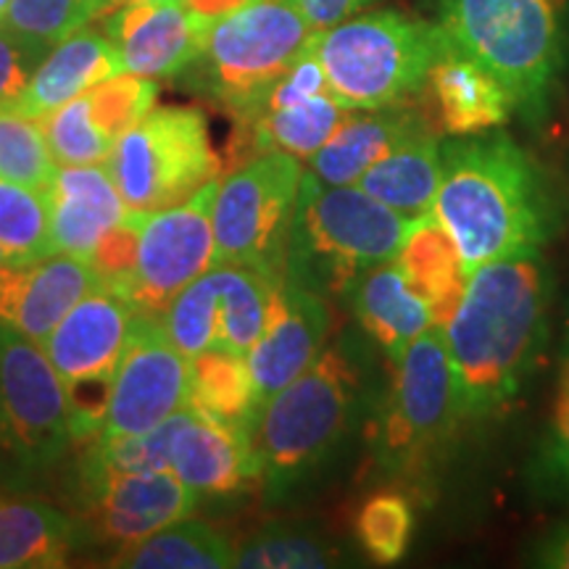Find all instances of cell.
<instances>
[{
  "mask_svg": "<svg viewBox=\"0 0 569 569\" xmlns=\"http://www.w3.org/2000/svg\"><path fill=\"white\" fill-rule=\"evenodd\" d=\"M553 298L540 248L490 261L469 274L457 315L443 327L461 427L496 422L536 375Z\"/></svg>",
  "mask_w": 569,
  "mask_h": 569,
  "instance_id": "cell-1",
  "label": "cell"
},
{
  "mask_svg": "<svg viewBox=\"0 0 569 569\" xmlns=\"http://www.w3.org/2000/svg\"><path fill=\"white\" fill-rule=\"evenodd\" d=\"M440 151L432 217L451 234L469 272L543 248L561 230L565 203L553 180L507 132L443 138Z\"/></svg>",
  "mask_w": 569,
  "mask_h": 569,
  "instance_id": "cell-2",
  "label": "cell"
},
{
  "mask_svg": "<svg viewBox=\"0 0 569 569\" xmlns=\"http://www.w3.org/2000/svg\"><path fill=\"white\" fill-rule=\"evenodd\" d=\"M377 398L372 359L353 336L327 340L296 380L261 403L251 427L259 488L282 503L338 457Z\"/></svg>",
  "mask_w": 569,
  "mask_h": 569,
  "instance_id": "cell-3",
  "label": "cell"
},
{
  "mask_svg": "<svg viewBox=\"0 0 569 569\" xmlns=\"http://www.w3.org/2000/svg\"><path fill=\"white\" fill-rule=\"evenodd\" d=\"M451 46L509 92L525 124L549 119L569 61V0H422Z\"/></svg>",
  "mask_w": 569,
  "mask_h": 569,
  "instance_id": "cell-4",
  "label": "cell"
},
{
  "mask_svg": "<svg viewBox=\"0 0 569 569\" xmlns=\"http://www.w3.org/2000/svg\"><path fill=\"white\" fill-rule=\"evenodd\" d=\"M409 222L359 184H327L303 169L282 277L343 301L369 269L396 259Z\"/></svg>",
  "mask_w": 569,
  "mask_h": 569,
  "instance_id": "cell-5",
  "label": "cell"
},
{
  "mask_svg": "<svg viewBox=\"0 0 569 569\" xmlns=\"http://www.w3.org/2000/svg\"><path fill=\"white\" fill-rule=\"evenodd\" d=\"M461 430L451 361L443 330L430 327L401 359L390 361V380L369 409L365 432L380 478L396 486L430 482Z\"/></svg>",
  "mask_w": 569,
  "mask_h": 569,
  "instance_id": "cell-6",
  "label": "cell"
},
{
  "mask_svg": "<svg viewBox=\"0 0 569 569\" xmlns=\"http://www.w3.org/2000/svg\"><path fill=\"white\" fill-rule=\"evenodd\" d=\"M327 88L348 111L386 109L419 98L451 40L432 19L382 9L361 11L315 34Z\"/></svg>",
  "mask_w": 569,
  "mask_h": 569,
  "instance_id": "cell-7",
  "label": "cell"
},
{
  "mask_svg": "<svg viewBox=\"0 0 569 569\" xmlns=\"http://www.w3.org/2000/svg\"><path fill=\"white\" fill-rule=\"evenodd\" d=\"M315 34L290 0H253L211 21L201 53L180 77L184 88L238 119L293 67Z\"/></svg>",
  "mask_w": 569,
  "mask_h": 569,
  "instance_id": "cell-8",
  "label": "cell"
},
{
  "mask_svg": "<svg viewBox=\"0 0 569 569\" xmlns=\"http://www.w3.org/2000/svg\"><path fill=\"white\" fill-rule=\"evenodd\" d=\"M69 403L42 348L0 325V490H24L69 457Z\"/></svg>",
  "mask_w": 569,
  "mask_h": 569,
  "instance_id": "cell-9",
  "label": "cell"
},
{
  "mask_svg": "<svg viewBox=\"0 0 569 569\" xmlns=\"http://www.w3.org/2000/svg\"><path fill=\"white\" fill-rule=\"evenodd\" d=\"M106 167L130 209L159 211L217 180L222 163L201 109L153 106L119 138Z\"/></svg>",
  "mask_w": 569,
  "mask_h": 569,
  "instance_id": "cell-10",
  "label": "cell"
},
{
  "mask_svg": "<svg viewBox=\"0 0 569 569\" xmlns=\"http://www.w3.org/2000/svg\"><path fill=\"white\" fill-rule=\"evenodd\" d=\"M301 177V159L269 151L219 180L211 213L213 267H251L280 280Z\"/></svg>",
  "mask_w": 569,
  "mask_h": 569,
  "instance_id": "cell-11",
  "label": "cell"
},
{
  "mask_svg": "<svg viewBox=\"0 0 569 569\" xmlns=\"http://www.w3.org/2000/svg\"><path fill=\"white\" fill-rule=\"evenodd\" d=\"M134 315L127 298L96 288L40 343L67 396L74 446L101 430Z\"/></svg>",
  "mask_w": 569,
  "mask_h": 569,
  "instance_id": "cell-12",
  "label": "cell"
},
{
  "mask_svg": "<svg viewBox=\"0 0 569 569\" xmlns=\"http://www.w3.org/2000/svg\"><path fill=\"white\" fill-rule=\"evenodd\" d=\"M71 517L84 543H134L177 519L193 517L201 501L174 472H127L103 461L80 457L71 469Z\"/></svg>",
  "mask_w": 569,
  "mask_h": 569,
  "instance_id": "cell-13",
  "label": "cell"
},
{
  "mask_svg": "<svg viewBox=\"0 0 569 569\" xmlns=\"http://www.w3.org/2000/svg\"><path fill=\"white\" fill-rule=\"evenodd\" d=\"M217 180L206 182L188 201L146 211L134 248L127 301L138 315L161 317L172 298L213 267V198Z\"/></svg>",
  "mask_w": 569,
  "mask_h": 569,
  "instance_id": "cell-14",
  "label": "cell"
},
{
  "mask_svg": "<svg viewBox=\"0 0 569 569\" xmlns=\"http://www.w3.org/2000/svg\"><path fill=\"white\" fill-rule=\"evenodd\" d=\"M184 407H190V359L169 340L161 317L134 315L96 438L140 436Z\"/></svg>",
  "mask_w": 569,
  "mask_h": 569,
  "instance_id": "cell-15",
  "label": "cell"
},
{
  "mask_svg": "<svg viewBox=\"0 0 569 569\" xmlns=\"http://www.w3.org/2000/svg\"><path fill=\"white\" fill-rule=\"evenodd\" d=\"M346 113L348 109L327 88L315 46H309L267 96L234 122L248 153L280 151L309 161L330 140Z\"/></svg>",
  "mask_w": 569,
  "mask_h": 569,
  "instance_id": "cell-16",
  "label": "cell"
},
{
  "mask_svg": "<svg viewBox=\"0 0 569 569\" xmlns=\"http://www.w3.org/2000/svg\"><path fill=\"white\" fill-rule=\"evenodd\" d=\"M330 301L284 277L274 280L264 330L246 356L259 409L317 359L330 340Z\"/></svg>",
  "mask_w": 569,
  "mask_h": 569,
  "instance_id": "cell-17",
  "label": "cell"
},
{
  "mask_svg": "<svg viewBox=\"0 0 569 569\" xmlns=\"http://www.w3.org/2000/svg\"><path fill=\"white\" fill-rule=\"evenodd\" d=\"M209 24L184 0L132 3L103 17L122 71L151 80L180 77L201 53Z\"/></svg>",
  "mask_w": 569,
  "mask_h": 569,
  "instance_id": "cell-18",
  "label": "cell"
},
{
  "mask_svg": "<svg viewBox=\"0 0 569 569\" xmlns=\"http://www.w3.org/2000/svg\"><path fill=\"white\" fill-rule=\"evenodd\" d=\"M169 469L198 501H230L259 486L248 430L196 407H184L169 453Z\"/></svg>",
  "mask_w": 569,
  "mask_h": 569,
  "instance_id": "cell-19",
  "label": "cell"
},
{
  "mask_svg": "<svg viewBox=\"0 0 569 569\" xmlns=\"http://www.w3.org/2000/svg\"><path fill=\"white\" fill-rule=\"evenodd\" d=\"M96 288L101 284L90 261L69 253L13 264L0 272V325L40 346Z\"/></svg>",
  "mask_w": 569,
  "mask_h": 569,
  "instance_id": "cell-20",
  "label": "cell"
},
{
  "mask_svg": "<svg viewBox=\"0 0 569 569\" xmlns=\"http://www.w3.org/2000/svg\"><path fill=\"white\" fill-rule=\"evenodd\" d=\"M419 98L427 122L440 138L496 132L515 113V103L503 84L457 48L432 63Z\"/></svg>",
  "mask_w": 569,
  "mask_h": 569,
  "instance_id": "cell-21",
  "label": "cell"
},
{
  "mask_svg": "<svg viewBox=\"0 0 569 569\" xmlns=\"http://www.w3.org/2000/svg\"><path fill=\"white\" fill-rule=\"evenodd\" d=\"M427 132L436 130L427 122L422 106L411 101L348 111L330 140L309 159V172L327 184H356L390 151Z\"/></svg>",
  "mask_w": 569,
  "mask_h": 569,
  "instance_id": "cell-22",
  "label": "cell"
},
{
  "mask_svg": "<svg viewBox=\"0 0 569 569\" xmlns=\"http://www.w3.org/2000/svg\"><path fill=\"white\" fill-rule=\"evenodd\" d=\"M51 203V253H69L88 261L124 217V203L106 163L59 167L48 188Z\"/></svg>",
  "mask_w": 569,
  "mask_h": 569,
  "instance_id": "cell-23",
  "label": "cell"
},
{
  "mask_svg": "<svg viewBox=\"0 0 569 569\" xmlns=\"http://www.w3.org/2000/svg\"><path fill=\"white\" fill-rule=\"evenodd\" d=\"M117 74H122L117 48L109 34L88 24L46 53L13 109L42 122L61 106Z\"/></svg>",
  "mask_w": 569,
  "mask_h": 569,
  "instance_id": "cell-24",
  "label": "cell"
},
{
  "mask_svg": "<svg viewBox=\"0 0 569 569\" xmlns=\"http://www.w3.org/2000/svg\"><path fill=\"white\" fill-rule=\"evenodd\" d=\"M343 301L359 322L361 332L388 361L401 359L417 338L436 327L427 303L417 296L396 261L369 269L348 290Z\"/></svg>",
  "mask_w": 569,
  "mask_h": 569,
  "instance_id": "cell-25",
  "label": "cell"
},
{
  "mask_svg": "<svg viewBox=\"0 0 569 569\" xmlns=\"http://www.w3.org/2000/svg\"><path fill=\"white\" fill-rule=\"evenodd\" d=\"M80 546L82 530L69 509L19 490L0 493V569L63 567Z\"/></svg>",
  "mask_w": 569,
  "mask_h": 569,
  "instance_id": "cell-26",
  "label": "cell"
},
{
  "mask_svg": "<svg viewBox=\"0 0 569 569\" xmlns=\"http://www.w3.org/2000/svg\"><path fill=\"white\" fill-rule=\"evenodd\" d=\"M393 261L407 274L417 296L427 303L432 325L443 330L457 315L472 272L467 269L451 234L432 217V211L411 219Z\"/></svg>",
  "mask_w": 569,
  "mask_h": 569,
  "instance_id": "cell-27",
  "label": "cell"
},
{
  "mask_svg": "<svg viewBox=\"0 0 569 569\" xmlns=\"http://www.w3.org/2000/svg\"><path fill=\"white\" fill-rule=\"evenodd\" d=\"M440 146H443L440 134H419L367 169L356 184L401 217H425L432 211L440 184V169H443Z\"/></svg>",
  "mask_w": 569,
  "mask_h": 569,
  "instance_id": "cell-28",
  "label": "cell"
},
{
  "mask_svg": "<svg viewBox=\"0 0 569 569\" xmlns=\"http://www.w3.org/2000/svg\"><path fill=\"white\" fill-rule=\"evenodd\" d=\"M106 565L127 569H227L234 567V543L203 519L184 517L148 538L113 549Z\"/></svg>",
  "mask_w": 569,
  "mask_h": 569,
  "instance_id": "cell-29",
  "label": "cell"
},
{
  "mask_svg": "<svg viewBox=\"0 0 569 569\" xmlns=\"http://www.w3.org/2000/svg\"><path fill=\"white\" fill-rule=\"evenodd\" d=\"M190 407L238 425L251 436L253 419L259 415L253 375L243 353L211 351L190 359Z\"/></svg>",
  "mask_w": 569,
  "mask_h": 569,
  "instance_id": "cell-30",
  "label": "cell"
},
{
  "mask_svg": "<svg viewBox=\"0 0 569 569\" xmlns=\"http://www.w3.org/2000/svg\"><path fill=\"white\" fill-rule=\"evenodd\" d=\"M213 272L219 284L217 348L248 356L264 330L274 280L238 264H219L213 267Z\"/></svg>",
  "mask_w": 569,
  "mask_h": 569,
  "instance_id": "cell-31",
  "label": "cell"
},
{
  "mask_svg": "<svg viewBox=\"0 0 569 569\" xmlns=\"http://www.w3.org/2000/svg\"><path fill=\"white\" fill-rule=\"evenodd\" d=\"M528 486L543 501L569 498V322L557 367L549 419L528 461Z\"/></svg>",
  "mask_w": 569,
  "mask_h": 569,
  "instance_id": "cell-32",
  "label": "cell"
},
{
  "mask_svg": "<svg viewBox=\"0 0 569 569\" xmlns=\"http://www.w3.org/2000/svg\"><path fill=\"white\" fill-rule=\"evenodd\" d=\"M417 530V515L401 490H377L359 503L353 517V536L372 565H398L409 553Z\"/></svg>",
  "mask_w": 569,
  "mask_h": 569,
  "instance_id": "cell-33",
  "label": "cell"
},
{
  "mask_svg": "<svg viewBox=\"0 0 569 569\" xmlns=\"http://www.w3.org/2000/svg\"><path fill=\"white\" fill-rule=\"evenodd\" d=\"M106 13H111V0H11L0 24L48 53Z\"/></svg>",
  "mask_w": 569,
  "mask_h": 569,
  "instance_id": "cell-34",
  "label": "cell"
},
{
  "mask_svg": "<svg viewBox=\"0 0 569 569\" xmlns=\"http://www.w3.org/2000/svg\"><path fill=\"white\" fill-rule=\"evenodd\" d=\"M59 163L53 161L38 119L0 109V180L48 193Z\"/></svg>",
  "mask_w": 569,
  "mask_h": 569,
  "instance_id": "cell-35",
  "label": "cell"
},
{
  "mask_svg": "<svg viewBox=\"0 0 569 569\" xmlns=\"http://www.w3.org/2000/svg\"><path fill=\"white\" fill-rule=\"evenodd\" d=\"M0 246L13 264L51 256V203L48 193L0 180Z\"/></svg>",
  "mask_w": 569,
  "mask_h": 569,
  "instance_id": "cell-36",
  "label": "cell"
},
{
  "mask_svg": "<svg viewBox=\"0 0 569 569\" xmlns=\"http://www.w3.org/2000/svg\"><path fill=\"white\" fill-rule=\"evenodd\" d=\"M336 565H340V551L330 540L311 530L284 528V525H269L234 546V567L306 569Z\"/></svg>",
  "mask_w": 569,
  "mask_h": 569,
  "instance_id": "cell-37",
  "label": "cell"
},
{
  "mask_svg": "<svg viewBox=\"0 0 569 569\" xmlns=\"http://www.w3.org/2000/svg\"><path fill=\"white\" fill-rule=\"evenodd\" d=\"M161 322L177 351L188 359L217 348L219 284L213 267L172 298L161 315Z\"/></svg>",
  "mask_w": 569,
  "mask_h": 569,
  "instance_id": "cell-38",
  "label": "cell"
},
{
  "mask_svg": "<svg viewBox=\"0 0 569 569\" xmlns=\"http://www.w3.org/2000/svg\"><path fill=\"white\" fill-rule=\"evenodd\" d=\"M42 132H46L48 148H51L53 161L59 167H92V163H106L113 151V142L90 111L88 92L80 98L61 106L51 117L42 119Z\"/></svg>",
  "mask_w": 569,
  "mask_h": 569,
  "instance_id": "cell-39",
  "label": "cell"
},
{
  "mask_svg": "<svg viewBox=\"0 0 569 569\" xmlns=\"http://www.w3.org/2000/svg\"><path fill=\"white\" fill-rule=\"evenodd\" d=\"M182 409L167 419V422L156 425L153 430L140 432V436L124 438H92L84 440L82 451L88 457L103 461V465L127 469V472H172L169 469V453H172V440L177 427H180Z\"/></svg>",
  "mask_w": 569,
  "mask_h": 569,
  "instance_id": "cell-40",
  "label": "cell"
},
{
  "mask_svg": "<svg viewBox=\"0 0 569 569\" xmlns=\"http://www.w3.org/2000/svg\"><path fill=\"white\" fill-rule=\"evenodd\" d=\"M46 53L0 24V109H13Z\"/></svg>",
  "mask_w": 569,
  "mask_h": 569,
  "instance_id": "cell-41",
  "label": "cell"
},
{
  "mask_svg": "<svg viewBox=\"0 0 569 569\" xmlns=\"http://www.w3.org/2000/svg\"><path fill=\"white\" fill-rule=\"evenodd\" d=\"M290 3L303 13V19L309 21L311 30L322 32L327 27L338 24V21L367 11L369 6L380 3V0H290Z\"/></svg>",
  "mask_w": 569,
  "mask_h": 569,
  "instance_id": "cell-42",
  "label": "cell"
},
{
  "mask_svg": "<svg viewBox=\"0 0 569 569\" xmlns=\"http://www.w3.org/2000/svg\"><path fill=\"white\" fill-rule=\"evenodd\" d=\"M530 565L549 569H569V522L546 532V536L532 546Z\"/></svg>",
  "mask_w": 569,
  "mask_h": 569,
  "instance_id": "cell-43",
  "label": "cell"
},
{
  "mask_svg": "<svg viewBox=\"0 0 569 569\" xmlns=\"http://www.w3.org/2000/svg\"><path fill=\"white\" fill-rule=\"evenodd\" d=\"M184 3H188L196 13H201L203 19L213 21V19L224 17V13L243 9V6L253 3V0H184Z\"/></svg>",
  "mask_w": 569,
  "mask_h": 569,
  "instance_id": "cell-44",
  "label": "cell"
},
{
  "mask_svg": "<svg viewBox=\"0 0 569 569\" xmlns=\"http://www.w3.org/2000/svg\"><path fill=\"white\" fill-rule=\"evenodd\" d=\"M132 3H163V0H111V11L122 9V6H132Z\"/></svg>",
  "mask_w": 569,
  "mask_h": 569,
  "instance_id": "cell-45",
  "label": "cell"
},
{
  "mask_svg": "<svg viewBox=\"0 0 569 569\" xmlns=\"http://www.w3.org/2000/svg\"><path fill=\"white\" fill-rule=\"evenodd\" d=\"M9 267H13L11 256L6 253V248H3V246H0V272H3V269H9Z\"/></svg>",
  "mask_w": 569,
  "mask_h": 569,
  "instance_id": "cell-46",
  "label": "cell"
},
{
  "mask_svg": "<svg viewBox=\"0 0 569 569\" xmlns=\"http://www.w3.org/2000/svg\"><path fill=\"white\" fill-rule=\"evenodd\" d=\"M9 6H11V0H0V19H3V13L9 11Z\"/></svg>",
  "mask_w": 569,
  "mask_h": 569,
  "instance_id": "cell-47",
  "label": "cell"
}]
</instances>
